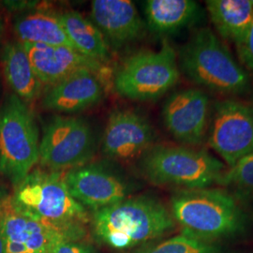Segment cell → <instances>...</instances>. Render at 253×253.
Segmentation results:
<instances>
[{
  "mask_svg": "<svg viewBox=\"0 0 253 253\" xmlns=\"http://www.w3.org/2000/svg\"><path fill=\"white\" fill-rule=\"evenodd\" d=\"M14 31L21 43L72 47L60 14L46 9H27L14 21Z\"/></svg>",
  "mask_w": 253,
  "mask_h": 253,
  "instance_id": "d6986e66",
  "label": "cell"
},
{
  "mask_svg": "<svg viewBox=\"0 0 253 253\" xmlns=\"http://www.w3.org/2000/svg\"><path fill=\"white\" fill-rule=\"evenodd\" d=\"M104 88L97 73L82 70L47 87L42 98L43 108L63 114H75L99 104Z\"/></svg>",
  "mask_w": 253,
  "mask_h": 253,
  "instance_id": "9a60e30c",
  "label": "cell"
},
{
  "mask_svg": "<svg viewBox=\"0 0 253 253\" xmlns=\"http://www.w3.org/2000/svg\"><path fill=\"white\" fill-rule=\"evenodd\" d=\"M91 21L113 45L122 46L141 38L145 22L129 0H94Z\"/></svg>",
  "mask_w": 253,
  "mask_h": 253,
  "instance_id": "2e32d148",
  "label": "cell"
},
{
  "mask_svg": "<svg viewBox=\"0 0 253 253\" xmlns=\"http://www.w3.org/2000/svg\"><path fill=\"white\" fill-rule=\"evenodd\" d=\"M236 48L241 62L253 74V22L243 41Z\"/></svg>",
  "mask_w": 253,
  "mask_h": 253,
  "instance_id": "cb8c5ba5",
  "label": "cell"
},
{
  "mask_svg": "<svg viewBox=\"0 0 253 253\" xmlns=\"http://www.w3.org/2000/svg\"><path fill=\"white\" fill-rule=\"evenodd\" d=\"M38 78L50 87L82 70L101 73L100 62L84 56L72 47L22 43Z\"/></svg>",
  "mask_w": 253,
  "mask_h": 253,
  "instance_id": "5bb4252c",
  "label": "cell"
},
{
  "mask_svg": "<svg viewBox=\"0 0 253 253\" xmlns=\"http://www.w3.org/2000/svg\"><path fill=\"white\" fill-rule=\"evenodd\" d=\"M60 20L74 50L100 63L108 60L107 41L91 20L74 10L60 13Z\"/></svg>",
  "mask_w": 253,
  "mask_h": 253,
  "instance_id": "44dd1931",
  "label": "cell"
},
{
  "mask_svg": "<svg viewBox=\"0 0 253 253\" xmlns=\"http://www.w3.org/2000/svg\"><path fill=\"white\" fill-rule=\"evenodd\" d=\"M3 73L9 87L19 99L27 102L38 100L43 88L20 42L7 43L1 54Z\"/></svg>",
  "mask_w": 253,
  "mask_h": 253,
  "instance_id": "ac0fdd59",
  "label": "cell"
},
{
  "mask_svg": "<svg viewBox=\"0 0 253 253\" xmlns=\"http://www.w3.org/2000/svg\"><path fill=\"white\" fill-rule=\"evenodd\" d=\"M9 193L5 187L0 186V206L3 203V201L8 197Z\"/></svg>",
  "mask_w": 253,
  "mask_h": 253,
  "instance_id": "484cf974",
  "label": "cell"
},
{
  "mask_svg": "<svg viewBox=\"0 0 253 253\" xmlns=\"http://www.w3.org/2000/svg\"><path fill=\"white\" fill-rule=\"evenodd\" d=\"M136 253H224L217 242H208L181 233L156 244L145 246Z\"/></svg>",
  "mask_w": 253,
  "mask_h": 253,
  "instance_id": "603a6c76",
  "label": "cell"
},
{
  "mask_svg": "<svg viewBox=\"0 0 253 253\" xmlns=\"http://www.w3.org/2000/svg\"><path fill=\"white\" fill-rule=\"evenodd\" d=\"M170 211L182 233L208 242L241 235L248 225L242 205L225 189L178 190Z\"/></svg>",
  "mask_w": 253,
  "mask_h": 253,
  "instance_id": "3957f363",
  "label": "cell"
},
{
  "mask_svg": "<svg viewBox=\"0 0 253 253\" xmlns=\"http://www.w3.org/2000/svg\"><path fill=\"white\" fill-rule=\"evenodd\" d=\"M180 67L190 81L222 95H244L252 88L251 75L215 32L198 29L181 48Z\"/></svg>",
  "mask_w": 253,
  "mask_h": 253,
  "instance_id": "277c9868",
  "label": "cell"
},
{
  "mask_svg": "<svg viewBox=\"0 0 253 253\" xmlns=\"http://www.w3.org/2000/svg\"><path fill=\"white\" fill-rule=\"evenodd\" d=\"M145 14L149 29L159 35H172L201 19L199 4L192 0H148Z\"/></svg>",
  "mask_w": 253,
  "mask_h": 253,
  "instance_id": "e0dca14e",
  "label": "cell"
},
{
  "mask_svg": "<svg viewBox=\"0 0 253 253\" xmlns=\"http://www.w3.org/2000/svg\"><path fill=\"white\" fill-rule=\"evenodd\" d=\"M226 169L225 163L207 150L187 145L153 146L141 160V171L150 183L180 190L218 185Z\"/></svg>",
  "mask_w": 253,
  "mask_h": 253,
  "instance_id": "5b68a950",
  "label": "cell"
},
{
  "mask_svg": "<svg viewBox=\"0 0 253 253\" xmlns=\"http://www.w3.org/2000/svg\"><path fill=\"white\" fill-rule=\"evenodd\" d=\"M95 151V134L86 120L57 116L44 126L39 162L48 171H69L86 164Z\"/></svg>",
  "mask_w": 253,
  "mask_h": 253,
  "instance_id": "ba28073f",
  "label": "cell"
},
{
  "mask_svg": "<svg viewBox=\"0 0 253 253\" xmlns=\"http://www.w3.org/2000/svg\"><path fill=\"white\" fill-rule=\"evenodd\" d=\"M0 253H5V241L0 235Z\"/></svg>",
  "mask_w": 253,
  "mask_h": 253,
  "instance_id": "4316f807",
  "label": "cell"
},
{
  "mask_svg": "<svg viewBox=\"0 0 253 253\" xmlns=\"http://www.w3.org/2000/svg\"><path fill=\"white\" fill-rule=\"evenodd\" d=\"M207 139L227 167L253 152V106L235 99L214 103Z\"/></svg>",
  "mask_w": 253,
  "mask_h": 253,
  "instance_id": "9c48e42d",
  "label": "cell"
},
{
  "mask_svg": "<svg viewBox=\"0 0 253 253\" xmlns=\"http://www.w3.org/2000/svg\"><path fill=\"white\" fill-rule=\"evenodd\" d=\"M206 5L219 36L238 45L253 24V0H209Z\"/></svg>",
  "mask_w": 253,
  "mask_h": 253,
  "instance_id": "ffe728a7",
  "label": "cell"
},
{
  "mask_svg": "<svg viewBox=\"0 0 253 253\" xmlns=\"http://www.w3.org/2000/svg\"><path fill=\"white\" fill-rule=\"evenodd\" d=\"M2 32H3V24H2L1 17H0V42H1V38H2Z\"/></svg>",
  "mask_w": 253,
  "mask_h": 253,
  "instance_id": "83f0119b",
  "label": "cell"
},
{
  "mask_svg": "<svg viewBox=\"0 0 253 253\" xmlns=\"http://www.w3.org/2000/svg\"><path fill=\"white\" fill-rule=\"evenodd\" d=\"M49 253H96L90 245L81 241H63L51 250Z\"/></svg>",
  "mask_w": 253,
  "mask_h": 253,
  "instance_id": "d4e9b609",
  "label": "cell"
},
{
  "mask_svg": "<svg viewBox=\"0 0 253 253\" xmlns=\"http://www.w3.org/2000/svg\"><path fill=\"white\" fill-rule=\"evenodd\" d=\"M90 222L98 242L120 251L150 243L172 233L176 226L170 209L146 195L93 211Z\"/></svg>",
  "mask_w": 253,
  "mask_h": 253,
  "instance_id": "6da1fadb",
  "label": "cell"
},
{
  "mask_svg": "<svg viewBox=\"0 0 253 253\" xmlns=\"http://www.w3.org/2000/svg\"><path fill=\"white\" fill-rule=\"evenodd\" d=\"M179 78L175 51L164 42L159 51H141L128 56L117 72L114 86L123 98L148 101L162 98Z\"/></svg>",
  "mask_w": 253,
  "mask_h": 253,
  "instance_id": "52a82bcc",
  "label": "cell"
},
{
  "mask_svg": "<svg viewBox=\"0 0 253 253\" xmlns=\"http://www.w3.org/2000/svg\"><path fill=\"white\" fill-rule=\"evenodd\" d=\"M154 140L153 127L146 118L131 110L117 109L109 116L101 148L108 158L129 161L144 156Z\"/></svg>",
  "mask_w": 253,
  "mask_h": 253,
  "instance_id": "7c38bea8",
  "label": "cell"
},
{
  "mask_svg": "<svg viewBox=\"0 0 253 253\" xmlns=\"http://www.w3.org/2000/svg\"><path fill=\"white\" fill-rule=\"evenodd\" d=\"M218 185L232 193L241 205L253 204V152L227 167Z\"/></svg>",
  "mask_w": 253,
  "mask_h": 253,
  "instance_id": "7402d4cb",
  "label": "cell"
},
{
  "mask_svg": "<svg viewBox=\"0 0 253 253\" xmlns=\"http://www.w3.org/2000/svg\"><path fill=\"white\" fill-rule=\"evenodd\" d=\"M162 115L167 130L182 145L198 146L207 140L211 107L205 91L188 88L172 93L163 103Z\"/></svg>",
  "mask_w": 253,
  "mask_h": 253,
  "instance_id": "30bf717a",
  "label": "cell"
},
{
  "mask_svg": "<svg viewBox=\"0 0 253 253\" xmlns=\"http://www.w3.org/2000/svg\"><path fill=\"white\" fill-rule=\"evenodd\" d=\"M73 198L94 211L126 199L129 188L126 181L98 164H84L64 173Z\"/></svg>",
  "mask_w": 253,
  "mask_h": 253,
  "instance_id": "4fadbf2b",
  "label": "cell"
},
{
  "mask_svg": "<svg viewBox=\"0 0 253 253\" xmlns=\"http://www.w3.org/2000/svg\"><path fill=\"white\" fill-rule=\"evenodd\" d=\"M0 235L5 253H49L55 245L72 241L53 227L22 213L10 194L0 206Z\"/></svg>",
  "mask_w": 253,
  "mask_h": 253,
  "instance_id": "8fae6325",
  "label": "cell"
},
{
  "mask_svg": "<svg viewBox=\"0 0 253 253\" xmlns=\"http://www.w3.org/2000/svg\"><path fill=\"white\" fill-rule=\"evenodd\" d=\"M64 173L32 170L14 187L11 199L25 215L53 227L72 241H80L90 217L85 208L73 198Z\"/></svg>",
  "mask_w": 253,
  "mask_h": 253,
  "instance_id": "7a4b0ae2",
  "label": "cell"
},
{
  "mask_svg": "<svg viewBox=\"0 0 253 253\" xmlns=\"http://www.w3.org/2000/svg\"><path fill=\"white\" fill-rule=\"evenodd\" d=\"M40 159L36 120L25 101L9 95L0 107V173L16 187Z\"/></svg>",
  "mask_w": 253,
  "mask_h": 253,
  "instance_id": "8992f818",
  "label": "cell"
}]
</instances>
